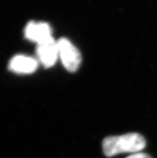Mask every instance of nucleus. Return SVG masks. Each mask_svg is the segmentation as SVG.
I'll return each mask as SVG.
<instances>
[{
  "mask_svg": "<svg viewBox=\"0 0 157 158\" xmlns=\"http://www.w3.org/2000/svg\"><path fill=\"white\" fill-rule=\"evenodd\" d=\"M146 141L139 133H127L121 136H109L104 140L103 150L107 156H113L123 152H139L145 148Z\"/></svg>",
  "mask_w": 157,
  "mask_h": 158,
  "instance_id": "1",
  "label": "nucleus"
},
{
  "mask_svg": "<svg viewBox=\"0 0 157 158\" xmlns=\"http://www.w3.org/2000/svg\"><path fill=\"white\" fill-rule=\"evenodd\" d=\"M38 68V61L35 59L26 56H15L10 60L9 68L12 72L22 74H30Z\"/></svg>",
  "mask_w": 157,
  "mask_h": 158,
  "instance_id": "5",
  "label": "nucleus"
},
{
  "mask_svg": "<svg viewBox=\"0 0 157 158\" xmlns=\"http://www.w3.org/2000/svg\"><path fill=\"white\" fill-rule=\"evenodd\" d=\"M59 57L64 68L71 72H76L81 64V55L77 48L68 39L61 38L57 41Z\"/></svg>",
  "mask_w": 157,
  "mask_h": 158,
  "instance_id": "2",
  "label": "nucleus"
},
{
  "mask_svg": "<svg viewBox=\"0 0 157 158\" xmlns=\"http://www.w3.org/2000/svg\"><path fill=\"white\" fill-rule=\"evenodd\" d=\"M24 35L27 40L37 44L53 38L50 25L43 22H29L24 29Z\"/></svg>",
  "mask_w": 157,
  "mask_h": 158,
  "instance_id": "4",
  "label": "nucleus"
},
{
  "mask_svg": "<svg viewBox=\"0 0 157 158\" xmlns=\"http://www.w3.org/2000/svg\"><path fill=\"white\" fill-rule=\"evenodd\" d=\"M127 158H151V156H148L146 153H143V152H136L134 154L131 155V156H127Z\"/></svg>",
  "mask_w": 157,
  "mask_h": 158,
  "instance_id": "6",
  "label": "nucleus"
},
{
  "mask_svg": "<svg viewBox=\"0 0 157 158\" xmlns=\"http://www.w3.org/2000/svg\"><path fill=\"white\" fill-rule=\"evenodd\" d=\"M36 54L38 60L45 68H50L56 64L59 57L57 41L54 38L37 44Z\"/></svg>",
  "mask_w": 157,
  "mask_h": 158,
  "instance_id": "3",
  "label": "nucleus"
}]
</instances>
